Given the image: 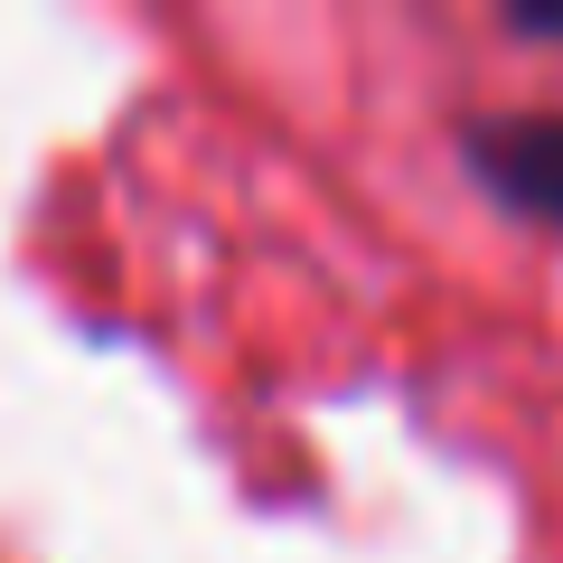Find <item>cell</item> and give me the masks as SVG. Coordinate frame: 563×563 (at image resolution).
<instances>
[{
    "label": "cell",
    "mask_w": 563,
    "mask_h": 563,
    "mask_svg": "<svg viewBox=\"0 0 563 563\" xmlns=\"http://www.w3.org/2000/svg\"><path fill=\"white\" fill-rule=\"evenodd\" d=\"M461 169L507 217L563 225V113H479L461 132Z\"/></svg>",
    "instance_id": "6da1fadb"
},
{
    "label": "cell",
    "mask_w": 563,
    "mask_h": 563,
    "mask_svg": "<svg viewBox=\"0 0 563 563\" xmlns=\"http://www.w3.org/2000/svg\"><path fill=\"white\" fill-rule=\"evenodd\" d=\"M507 29L517 38H563V10H507Z\"/></svg>",
    "instance_id": "7a4b0ae2"
}]
</instances>
